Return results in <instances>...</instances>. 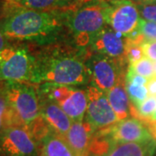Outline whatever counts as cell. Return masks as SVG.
<instances>
[{
  "instance_id": "30",
  "label": "cell",
  "mask_w": 156,
  "mask_h": 156,
  "mask_svg": "<svg viewBox=\"0 0 156 156\" xmlns=\"http://www.w3.org/2000/svg\"><path fill=\"white\" fill-rule=\"evenodd\" d=\"M142 122L145 123L146 126L148 128L153 138L156 140V121L153 120V119H147V120L142 121Z\"/></svg>"
},
{
  "instance_id": "23",
  "label": "cell",
  "mask_w": 156,
  "mask_h": 156,
  "mask_svg": "<svg viewBox=\"0 0 156 156\" xmlns=\"http://www.w3.org/2000/svg\"><path fill=\"white\" fill-rule=\"evenodd\" d=\"M142 57H144V54L141 48V44L128 38V44L125 50V58L129 62V64L139 61Z\"/></svg>"
},
{
  "instance_id": "9",
  "label": "cell",
  "mask_w": 156,
  "mask_h": 156,
  "mask_svg": "<svg viewBox=\"0 0 156 156\" xmlns=\"http://www.w3.org/2000/svg\"><path fill=\"white\" fill-rule=\"evenodd\" d=\"M40 145L28 129L9 127L0 132V156H40Z\"/></svg>"
},
{
  "instance_id": "20",
  "label": "cell",
  "mask_w": 156,
  "mask_h": 156,
  "mask_svg": "<svg viewBox=\"0 0 156 156\" xmlns=\"http://www.w3.org/2000/svg\"><path fill=\"white\" fill-rule=\"evenodd\" d=\"M125 89L128 93L129 100L131 101V102L134 104L135 108L141 104L149 96L146 86L125 83Z\"/></svg>"
},
{
  "instance_id": "38",
  "label": "cell",
  "mask_w": 156,
  "mask_h": 156,
  "mask_svg": "<svg viewBox=\"0 0 156 156\" xmlns=\"http://www.w3.org/2000/svg\"><path fill=\"white\" fill-rule=\"evenodd\" d=\"M6 1H11V0H6Z\"/></svg>"
},
{
  "instance_id": "7",
  "label": "cell",
  "mask_w": 156,
  "mask_h": 156,
  "mask_svg": "<svg viewBox=\"0 0 156 156\" xmlns=\"http://www.w3.org/2000/svg\"><path fill=\"white\" fill-rule=\"evenodd\" d=\"M140 18L138 6L132 0L108 2L107 24L123 37L132 39L138 36L137 30Z\"/></svg>"
},
{
  "instance_id": "19",
  "label": "cell",
  "mask_w": 156,
  "mask_h": 156,
  "mask_svg": "<svg viewBox=\"0 0 156 156\" xmlns=\"http://www.w3.org/2000/svg\"><path fill=\"white\" fill-rule=\"evenodd\" d=\"M7 2L19 8L35 11H52L69 7L64 0H11Z\"/></svg>"
},
{
  "instance_id": "35",
  "label": "cell",
  "mask_w": 156,
  "mask_h": 156,
  "mask_svg": "<svg viewBox=\"0 0 156 156\" xmlns=\"http://www.w3.org/2000/svg\"><path fill=\"white\" fill-rule=\"evenodd\" d=\"M152 119H153V120H154V121H156V109H155V111H154V115H153V116H152Z\"/></svg>"
},
{
  "instance_id": "15",
  "label": "cell",
  "mask_w": 156,
  "mask_h": 156,
  "mask_svg": "<svg viewBox=\"0 0 156 156\" xmlns=\"http://www.w3.org/2000/svg\"><path fill=\"white\" fill-rule=\"evenodd\" d=\"M39 145L41 156H76L63 136L51 129L40 140Z\"/></svg>"
},
{
  "instance_id": "27",
  "label": "cell",
  "mask_w": 156,
  "mask_h": 156,
  "mask_svg": "<svg viewBox=\"0 0 156 156\" xmlns=\"http://www.w3.org/2000/svg\"><path fill=\"white\" fill-rule=\"evenodd\" d=\"M141 48L144 56L152 62H156V41H144L141 44Z\"/></svg>"
},
{
  "instance_id": "8",
  "label": "cell",
  "mask_w": 156,
  "mask_h": 156,
  "mask_svg": "<svg viewBox=\"0 0 156 156\" xmlns=\"http://www.w3.org/2000/svg\"><path fill=\"white\" fill-rule=\"evenodd\" d=\"M117 59L94 53L85 63L90 75V86L108 93L120 83L122 72Z\"/></svg>"
},
{
  "instance_id": "25",
  "label": "cell",
  "mask_w": 156,
  "mask_h": 156,
  "mask_svg": "<svg viewBox=\"0 0 156 156\" xmlns=\"http://www.w3.org/2000/svg\"><path fill=\"white\" fill-rule=\"evenodd\" d=\"M137 31L145 41H156V23L140 18Z\"/></svg>"
},
{
  "instance_id": "32",
  "label": "cell",
  "mask_w": 156,
  "mask_h": 156,
  "mask_svg": "<svg viewBox=\"0 0 156 156\" xmlns=\"http://www.w3.org/2000/svg\"><path fill=\"white\" fill-rule=\"evenodd\" d=\"M5 0H0V20L5 16Z\"/></svg>"
},
{
  "instance_id": "24",
  "label": "cell",
  "mask_w": 156,
  "mask_h": 156,
  "mask_svg": "<svg viewBox=\"0 0 156 156\" xmlns=\"http://www.w3.org/2000/svg\"><path fill=\"white\" fill-rule=\"evenodd\" d=\"M156 109V96L149 95L141 104L136 108L137 115L140 117L141 121L152 119Z\"/></svg>"
},
{
  "instance_id": "13",
  "label": "cell",
  "mask_w": 156,
  "mask_h": 156,
  "mask_svg": "<svg viewBox=\"0 0 156 156\" xmlns=\"http://www.w3.org/2000/svg\"><path fill=\"white\" fill-rule=\"evenodd\" d=\"M88 121L74 122L63 138L76 156H85L90 140L96 132Z\"/></svg>"
},
{
  "instance_id": "39",
  "label": "cell",
  "mask_w": 156,
  "mask_h": 156,
  "mask_svg": "<svg viewBox=\"0 0 156 156\" xmlns=\"http://www.w3.org/2000/svg\"><path fill=\"white\" fill-rule=\"evenodd\" d=\"M40 156H41V155H40Z\"/></svg>"
},
{
  "instance_id": "4",
  "label": "cell",
  "mask_w": 156,
  "mask_h": 156,
  "mask_svg": "<svg viewBox=\"0 0 156 156\" xmlns=\"http://www.w3.org/2000/svg\"><path fill=\"white\" fill-rule=\"evenodd\" d=\"M11 109L15 127L28 129L40 118V103L37 89L21 82L4 83L1 88Z\"/></svg>"
},
{
  "instance_id": "17",
  "label": "cell",
  "mask_w": 156,
  "mask_h": 156,
  "mask_svg": "<svg viewBox=\"0 0 156 156\" xmlns=\"http://www.w3.org/2000/svg\"><path fill=\"white\" fill-rule=\"evenodd\" d=\"M117 145L108 128L95 132L90 140L85 156H108Z\"/></svg>"
},
{
  "instance_id": "37",
  "label": "cell",
  "mask_w": 156,
  "mask_h": 156,
  "mask_svg": "<svg viewBox=\"0 0 156 156\" xmlns=\"http://www.w3.org/2000/svg\"><path fill=\"white\" fill-rule=\"evenodd\" d=\"M154 69H155V76H156V64H155V67H154Z\"/></svg>"
},
{
  "instance_id": "12",
  "label": "cell",
  "mask_w": 156,
  "mask_h": 156,
  "mask_svg": "<svg viewBox=\"0 0 156 156\" xmlns=\"http://www.w3.org/2000/svg\"><path fill=\"white\" fill-rule=\"evenodd\" d=\"M127 44V37L117 33L112 28L105 27L92 39L89 48L94 53L121 59L122 56H125Z\"/></svg>"
},
{
  "instance_id": "26",
  "label": "cell",
  "mask_w": 156,
  "mask_h": 156,
  "mask_svg": "<svg viewBox=\"0 0 156 156\" xmlns=\"http://www.w3.org/2000/svg\"><path fill=\"white\" fill-rule=\"evenodd\" d=\"M142 19L156 23V5H137Z\"/></svg>"
},
{
  "instance_id": "28",
  "label": "cell",
  "mask_w": 156,
  "mask_h": 156,
  "mask_svg": "<svg viewBox=\"0 0 156 156\" xmlns=\"http://www.w3.org/2000/svg\"><path fill=\"white\" fill-rule=\"evenodd\" d=\"M147 82H148L147 78L144 77L142 76H140L130 69H128V72L125 76V83H130L136 84V85L146 86Z\"/></svg>"
},
{
  "instance_id": "34",
  "label": "cell",
  "mask_w": 156,
  "mask_h": 156,
  "mask_svg": "<svg viewBox=\"0 0 156 156\" xmlns=\"http://www.w3.org/2000/svg\"><path fill=\"white\" fill-rule=\"evenodd\" d=\"M66 3H67V5L69 7H70V6L74 5H76V4H77L79 1H81V0H64Z\"/></svg>"
},
{
  "instance_id": "11",
  "label": "cell",
  "mask_w": 156,
  "mask_h": 156,
  "mask_svg": "<svg viewBox=\"0 0 156 156\" xmlns=\"http://www.w3.org/2000/svg\"><path fill=\"white\" fill-rule=\"evenodd\" d=\"M109 134L117 144L141 142L153 139L148 128L141 120L127 118L108 128Z\"/></svg>"
},
{
  "instance_id": "2",
  "label": "cell",
  "mask_w": 156,
  "mask_h": 156,
  "mask_svg": "<svg viewBox=\"0 0 156 156\" xmlns=\"http://www.w3.org/2000/svg\"><path fill=\"white\" fill-rule=\"evenodd\" d=\"M83 50L51 48L35 56L30 83L84 86L90 83L89 69L83 62Z\"/></svg>"
},
{
  "instance_id": "36",
  "label": "cell",
  "mask_w": 156,
  "mask_h": 156,
  "mask_svg": "<svg viewBox=\"0 0 156 156\" xmlns=\"http://www.w3.org/2000/svg\"><path fill=\"white\" fill-rule=\"evenodd\" d=\"M109 1H121V0H109Z\"/></svg>"
},
{
  "instance_id": "1",
  "label": "cell",
  "mask_w": 156,
  "mask_h": 156,
  "mask_svg": "<svg viewBox=\"0 0 156 156\" xmlns=\"http://www.w3.org/2000/svg\"><path fill=\"white\" fill-rule=\"evenodd\" d=\"M0 30L7 40L50 44L67 31L66 10L35 11L19 8L6 1Z\"/></svg>"
},
{
  "instance_id": "29",
  "label": "cell",
  "mask_w": 156,
  "mask_h": 156,
  "mask_svg": "<svg viewBox=\"0 0 156 156\" xmlns=\"http://www.w3.org/2000/svg\"><path fill=\"white\" fill-rule=\"evenodd\" d=\"M148 95L151 96H156V76L148 79L147 83L146 84Z\"/></svg>"
},
{
  "instance_id": "33",
  "label": "cell",
  "mask_w": 156,
  "mask_h": 156,
  "mask_svg": "<svg viewBox=\"0 0 156 156\" xmlns=\"http://www.w3.org/2000/svg\"><path fill=\"white\" fill-rule=\"evenodd\" d=\"M134 1L137 3V5H156V0H134Z\"/></svg>"
},
{
  "instance_id": "22",
  "label": "cell",
  "mask_w": 156,
  "mask_h": 156,
  "mask_svg": "<svg viewBox=\"0 0 156 156\" xmlns=\"http://www.w3.org/2000/svg\"><path fill=\"white\" fill-rule=\"evenodd\" d=\"M9 127H14L13 115L2 89L0 88V132Z\"/></svg>"
},
{
  "instance_id": "18",
  "label": "cell",
  "mask_w": 156,
  "mask_h": 156,
  "mask_svg": "<svg viewBox=\"0 0 156 156\" xmlns=\"http://www.w3.org/2000/svg\"><path fill=\"white\" fill-rule=\"evenodd\" d=\"M107 96L118 120L122 121L128 118L130 113L129 97L122 84L119 83L115 86L107 93Z\"/></svg>"
},
{
  "instance_id": "21",
  "label": "cell",
  "mask_w": 156,
  "mask_h": 156,
  "mask_svg": "<svg viewBox=\"0 0 156 156\" xmlns=\"http://www.w3.org/2000/svg\"><path fill=\"white\" fill-rule=\"evenodd\" d=\"M128 69H132L133 71L137 73L138 75L142 76L147 78V79H150V78L155 76L154 66L153 62L146 56L140 59L139 61L129 64Z\"/></svg>"
},
{
  "instance_id": "5",
  "label": "cell",
  "mask_w": 156,
  "mask_h": 156,
  "mask_svg": "<svg viewBox=\"0 0 156 156\" xmlns=\"http://www.w3.org/2000/svg\"><path fill=\"white\" fill-rule=\"evenodd\" d=\"M79 87L45 83L39 84L37 90L39 99L57 104L74 122L83 121L88 108L87 90Z\"/></svg>"
},
{
  "instance_id": "16",
  "label": "cell",
  "mask_w": 156,
  "mask_h": 156,
  "mask_svg": "<svg viewBox=\"0 0 156 156\" xmlns=\"http://www.w3.org/2000/svg\"><path fill=\"white\" fill-rule=\"evenodd\" d=\"M156 140L154 138L141 142L119 143L108 156H154Z\"/></svg>"
},
{
  "instance_id": "6",
  "label": "cell",
  "mask_w": 156,
  "mask_h": 156,
  "mask_svg": "<svg viewBox=\"0 0 156 156\" xmlns=\"http://www.w3.org/2000/svg\"><path fill=\"white\" fill-rule=\"evenodd\" d=\"M35 67V56L22 45L8 46L0 54V82L31 81Z\"/></svg>"
},
{
  "instance_id": "14",
  "label": "cell",
  "mask_w": 156,
  "mask_h": 156,
  "mask_svg": "<svg viewBox=\"0 0 156 156\" xmlns=\"http://www.w3.org/2000/svg\"><path fill=\"white\" fill-rule=\"evenodd\" d=\"M39 103L40 116L48 127L54 132L64 136L72 125V120L57 104L50 101L39 99Z\"/></svg>"
},
{
  "instance_id": "3",
  "label": "cell",
  "mask_w": 156,
  "mask_h": 156,
  "mask_svg": "<svg viewBox=\"0 0 156 156\" xmlns=\"http://www.w3.org/2000/svg\"><path fill=\"white\" fill-rule=\"evenodd\" d=\"M106 0H81L66 10V27L71 43L84 50L107 24Z\"/></svg>"
},
{
  "instance_id": "10",
  "label": "cell",
  "mask_w": 156,
  "mask_h": 156,
  "mask_svg": "<svg viewBox=\"0 0 156 156\" xmlns=\"http://www.w3.org/2000/svg\"><path fill=\"white\" fill-rule=\"evenodd\" d=\"M88 108L85 120L96 129L110 127L119 122L106 93L90 86L87 89Z\"/></svg>"
},
{
  "instance_id": "31",
  "label": "cell",
  "mask_w": 156,
  "mask_h": 156,
  "mask_svg": "<svg viewBox=\"0 0 156 156\" xmlns=\"http://www.w3.org/2000/svg\"><path fill=\"white\" fill-rule=\"evenodd\" d=\"M10 46L8 40L6 39V37L4 36V34L2 33L1 30H0V54L5 50L6 48Z\"/></svg>"
}]
</instances>
